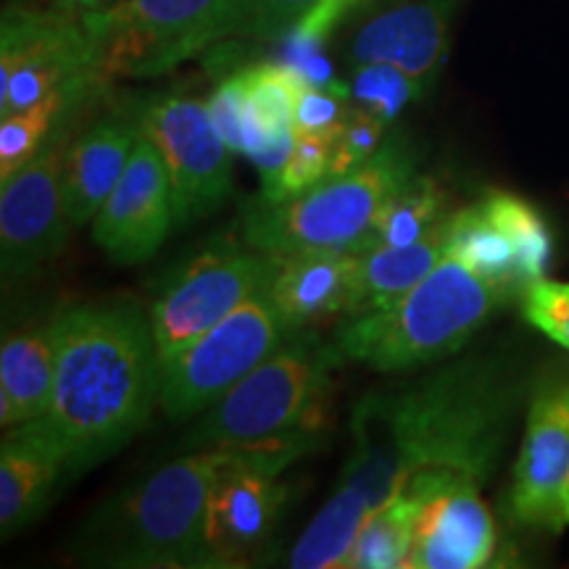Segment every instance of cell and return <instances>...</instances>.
I'll use <instances>...</instances> for the list:
<instances>
[{"instance_id": "cell-1", "label": "cell", "mask_w": 569, "mask_h": 569, "mask_svg": "<svg viewBox=\"0 0 569 569\" xmlns=\"http://www.w3.org/2000/svg\"><path fill=\"white\" fill-rule=\"evenodd\" d=\"M515 403L517 388L503 369L482 359L367 390L353 407V446L332 498L284 565L343 567L369 511L401 493L419 498L457 480L486 486Z\"/></svg>"}, {"instance_id": "cell-2", "label": "cell", "mask_w": 569, "mask_h": 569, "mask_svg": "<svg viewBox=\"0 0 569 569\" xmlns=\"http://www.w3.org/2000/svg\"><path fill=\"white\" fill-rule=\"evenodd\" d=\"M56 382L48 419L71 478L122 451L161 398V356L148 311L132 298L74 303L51 322Z\"/></svg>"}, {"instance_id": "cell-3", "label": "cell", "mask_w": 569, "mask_h": 569, "mask_svg": "<svg viewBox=\"0 0 569 569\" xmlns=\"http://www.w3.org/2000/svg\"><path fill=\"white\" fill-rule=\"evenodd\" d=\"M224 459L222 446L198 448L113 496L77 530L71 559L117 569L213 567L206 517Z\"/></svg>"}, {"instance_id": "cell-4", "label": "cell", "mask_w": 569, "mask_h": 569, "mask_svg": "<svg viewBox=\"0 0 569 569\" xmlns=\"http://www.w3.org/2000/svg\"><path fill=\"white\" fill-rule=\"evenodd\" d=\"M515 301L507 284L443 256L401 298L340 325L332 343L346 361L377 372H409L459 353L498 309Z\"/></svg>"}, {"instance_id": "cell-5", "label": "cell", "mask_w": 569, "mask_h": 569, "mask_svg": "<svg viewBox=\"0 0 569 569\" xmlns=\"http://www.w3.org/2000/svg\"><path fill=\"white\" fill-rule=\"evenodd\" d=\"M343 365L346 359L332 340L327 343L315 330L293 332L201 415V422L184 438V451L319 430L332 375Z\"/></svg>"}, {"instance_id": "cell-6", "label": "cell", "mask_w": 569, "mask_h": 569, "mask_svg": "<svg viewBox=\"0 0 569 569\" xmlns=\"http://www.w3.org/2000/svg\"><path fill=\"white\" fill-rule=\"evenodd\" d=\"M417 174V159L401 138L386 140L372 159L346 174H330L284 201L248 203L240 222L246 246L264 253L351 248L372 227L382 203Z\"/></svg>"}, {"instance_id": "cell-7", "label": "cell", "mask_w": 569, "mask_h": 569, "mask_svg": "<svg viewBox=\"0 0 569 569\" xmlns=\"http://www.w3.org/2000/svg\"><path fill=\"white\" fill-rule=\"evenodd\" d=\"M240 0H122L84 11L96 38L98 71L153 77L234 34Z\"/></svg>"}, {"instance_id": "cell-8", "label": "cell", "mask_w": 569, "mask_h": 569, "mask_svg": "<svg viewBox=\"0 0 569 569\" xmlns=\"http://www.w3.org/2000/svg\"><path fill=\"white\" fill-rule=\"evenodd\" d=\"M317 436L319 430H301L227 448L206 517L213 567L246 565L267 543L290 493L280 475L317 446Z\"/></svg>"}, {"instance_id": "cell-9", "label": "cell", "mask_w": 569, "mask_h": 569, "mask_svg": "<svg viewBox=\"0 0 569 569\" xmlns=\"http://www.w3.org/2000/svg\"><path fill=\"white\" fill-rule=\"evenodd\" d=\"M290 336L267 290L248 298L209 332L161 361V411L172 422L206 415Z\"/></svg>"}, {"instance_id": "cell-10", "label": "cell", "mask_w": 569, "mask_h": 569, "mask_svg": "<svg viewBox=\"0 0 569 569\" xmlns=\"http://www.w3.org/2000/svg\"><path fill=\"white\" fill-rule=\"evenodd\" d=\"M98 48L84 9L6 6L0 21V117L24 111L53 92L101 84Z\"/></svg>"}, {"instance_id": "cell-11", "label": "cell", "mask_w": 569, "mask_h": 569, "mask_svg": "<svg viewBox=\"0 0 569 569\" xmlns=\"http://www.w3.org/2000/svg\"><path fill=\"white\" fill-rule=\"evenodd\" d=\"M277 259V253L251 246L219 243L174 267L148 306L161 361L209 332L248 298L267 290Z\"/></svg>"}, {"instance_id": "cell-12", "label": "cell", "mask_w": 569, "mask_h": 569, "mask_svg": "<svg viewBox=\"0 0 569 569\" xmlns=\"http://www.w3.org/2000/svg\"><path fill=\"white\" fill-rule=\"evenodd\" d=\"M140 130L153 140L172 182L174 227H190L222 209L232 196V151L198 98L163 92L132 106Z\"/></svg>"}, {"instance_id": "cell-13", "label": "cell", "mask_w": 569, "mask_h": 569, "mask_svg": "<svg viewBox=\"0 0 569 569\" xmlns=\"http://www.w3.org/2000/svg\"><path fill=\"white\" fill-rule=\"evenodd\" d=\"M509 517L549 536L569 530V372H553L532 390L511 469Z\"/></svg>"}, {"instance_id": "cell-14", "label": "cell", "mask_w": 569, "mask_h": 569, "mask_svg": "<svg viewBox=\"0 0 569 569\" xmlns=\"http://www.w3.org/2000/svg\"><path fill=\"white\" fill-rule=\"evenodd\" d=\"M457 0H361L340 27L343 67L393 63L432 90L448 56Z\"/></svg>"}, {"instance_id": "cell-15", "label": "cell", "mask_w": 569, "mask_h": 569, "mask_svg": "<svg viewBox=\"0 0 569 569\" xmlns=\"http://www.w3.org/2000/svg\"><path fill=\"white\" fill-rule=\"evenodd\" d=\"M69 142L56 132L17 174L0 182V272L3 282L30 277L67 246L71 224L63 190Z\"/></svg>"}, {"instance_id": "cell-16", "label": "cell", "mask_w": 569, "mask_h": 569, "mask_svg": "<svg viewBox=\"0 0 569 569\" xmlns=\"http://www.w3.org/2000/svg\"><path fill=\"white\" fill-rule=\"evenodd\" d=\"M174 227L172 182L159 148L140 132L117 188L92 219V243L113 264L130 267L159 251Z\"/></svg>"}, {"instance_id": "cell-17", "label": "cell", "mask_w": 569, "mask_h": 569, "mask_svg": "<svg viewBox=\"0 0 569 569\" xmlns=\"http://www.w3.org/2000/svg\"><path fill=\"white\" fill-rule=\"evenodd\" d=\"M417 501L403 569H482L493 565L498 530L480 482H446Z\"/></svg>"}, {"instance_id": "cell-18", "label": "cell", "mask_w": 569, "mask_h": 569, "mask_svg": "<svg viewBox=\"0 0 569 569\" xmlns=\"http://www.w3.org/2000/svg\"><path fill=\"white\" fill-rule=\"evenodd\" d=\"M267 293L290 332L361 315V261L348 248L277 253Z\"/></svg>"}, {"instance_id": "cell-19", "label": "cell", "mask_w": 569, "mask_h": 569, "mask_svg": "<svg viewBox=\"0 0 569 569\" xmlns=\"http://www.w3.org/2000/svg\"><path fill=\"white\" fill-rule=\"evenodd\" d=\"M71 478L69 451L51 419L9 427L0 443V536L9 540L53 501L59 482Z\"/></svg>"}, {"instance_id": "cell-20", "label": "cell", "mask_w": 569, "mask_h": 569, "mask_svg": "<svg viewBox=\"0 0 569 569\" xmlns=\"http://www.w3.org/2000/svg\"><path fill=\"white\" fill-rule=\"evenodd\" d=\"M140 122L132 111L109 113L90 124L80 138L69 146L67 169H63V190H67V211L74 227H82L98 217L103 203L124 174L127 161L140 138Z\"/></svg>"}, {"instance_id": "cell-21", "label": "cell", "mask_w": 569, "mask_h": 569, "mask_svg": "<svg viewBox=\"0 0 569 569\" xmlns=\"http://www.w3.org/2000/svg\"><path fill=\"white\" fill-rule=\"evenodd\" d=\"M56 382L51 327L9 332L0 346V425L32 422L48 415Z\"/></svg>"}, {"instance_id": "cell-22", "label": "cell", "mask_w": 569, "mask_h": 569, "mask_svg": "<svg viewBox=\"0 0 569 569\" xmlns=\"http://www.w3.org/2000/svg\"><path fill=\"white\" fill-rule=\"evenodd\" d=\"M451 217V213H448ZM448 219L409 246H382L359 253L361 261V315L388 306L425 280L446 253Z\"/></svg>"}, {"instance_id": "cell-23", "label": "cell", "mask_w": 569, "mask_h": 569, "mask_svg": "<svg viewBox=\"0 0 569 569\" xmlns=\"http://www.w3.org/2000/svg\"><path fill=\"white\" fill-rule=\"evenodd\" d=\"M448 193L436 177L411 174L377 211L375 222L351 251L365 253L382 246H409L448 219Z\"/></svg>"}, {"instance_id": "cell-24", "label": "cell", "mask_w": 569, "mask_h": 569, "mask_svg": "<svg viewBox=\"0 0 569 569\" xmlns=\"http://www.w3.org/2000/svg\"><path fill=\"white\" fill-rule=\"evenodd\" d=\"M96 88L98 84H77V88L42 98L30 109L0 117V182L17 174L27 161H32L56 134V124L69 117V111L77 109V103L84 101Z\"/></svg>"}, {"instance_id": "cell-25", "label": "cell", "mask_w": 569, "mask_h": 569, "mask_svg": "<svg viewBox=\"0 0 569 569\" xmlns=\"http://www.w3.org/2000/svg\"><path fill=\"white\" fill-rule=\"evenodd\" d=\"M419 501L415 496H396L390 501L369 511L361 522L351 551H348V569H403L407 561L411 532H415Z\"/></svg>"}, {"instance_id": "cell-26", "label": "cell", "mask_w": 569, "mask_h": 569, "mask_svg": "<svg viewBox=\"0 0 569 569\" xmlns=\"http://www.w3.org/2000/svg\"><path fill=\"white\" fill-rule=\"evenodd\" d=\"M346 74L351 103L369 111L388 127L401 117L409 103L427 96L415 77H409L393 63H356V67H346Z\"/></svg>"}, {"instance_id": "cell-27", "label": "cell", "mask_w": 569, "mask_h": 569, "mask_svg": "<svg viewBox=\"0 0 569 569\" xmlns=\"http://www.w3.org/2000/svg\"><path fill=\"white\" fill-rule=\"evenodd\" d=\"M525 322L569 353V282L540 277L519 298Z\"/></svg>"}, {"instance_id": "cell-28", "label": "cell", "mask_w": 569, "mask_h": 569, "mask_svg": "<svg viewBox=\"0 0 569 569\" xmlns=\"http://www.w3.org/2000/svg\"><path fill=\"white\" fill-rule=\"evenodd\" d=\"M353 103L348 96V84L338 82L332 88H317V84H303L298 92L293 127L301 134H322V138L336 140V134L351 113Z\"/></svg>"}, {"instance_id": "cell-29", "label": "cell", "mask_w": 569, "mask_h": 569, "mask_svg": "<svg viewBox=\"0 0 569 569\" xmlns=\"http://www.w3.org/2000/svg\"><path fill=\"white\" fill-rule=\"evenodd\" d=\"M332 169V140L322 134H301L296 132V146L290 151V159L284 163V172L277 184L274 196L269 201H284L303 190L315 188L325 177H330ZM267 201V198H264Z\"/></svg>"}, {"instance_id": "cell-30", "label": "cell", "mask_w": 569, "mask_h": 569, "mask_svg": "<svg viewBox=\"0 0 569 569\" xmlns=\"http://www.w3.org/2000/svg\"><path fill=\"white\" fill-rule=\"evenodd\" d=\"M388 124L372 117V113L353 106L348 119L340 127L336 140H332V169L330 174H346L351 169L361 167L367 159L380 151L382 142H386Z\"/></svg>"}, {"instance_id": "cell-31", "label": "cell", "mask_w": 569, "mask_h": 569, "mask_svg": "<svg viewBox=\"0 0 569 569\" xmlns=\"http://www.w3.org/2000/svg\"><path fill=\"white\" fill-rule=\"evenodd\" d=\"M317 0H240L232 38L280 40Z\"/></svg>"}, {"instance_id": "cell-32", "label": "cell", "mask_w": 569, "mask_h": 569, "mask_svg": "<svg viewBox=\"0 0 569 569\" xmlns=\"http://www.w3.org/2000/svg\"><path fill=\"white\" fill-rule=\"evenodd\" d=\"M209 113L213 119V127L222 134L232 153L246 151V74L243 69L234 71L217 84V90L211 92V98L206 101Z\"/></svg>"}, {"instance_id": "cell-33", "label": "cell", "mask_w": 569, "mask_h": 569, "mask_svg": "<svg viewBox=\"0 0 569 569\" xmlns=\"http://www.w3.org/2000/svg\"><path fill=\"white\" fill-rule=\"evenodd\" d=\"M69 3H71V6H77V9L90 11V9H101L103 0H69Z\"/></svg>"}]
</instances>
